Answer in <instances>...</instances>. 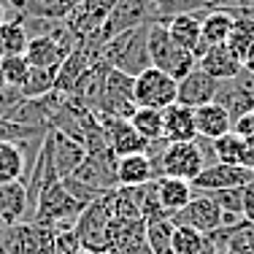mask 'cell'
I'll return each mask as SVG.
<instances>
[{
  "label": "cell",
  "mask_w": 254,
  "mask_h": 254,
  "mask_svg": "<svg viewBox=\"0 0 254 254\" xmlns=\"http://www.w3.org/2000/svg\"><path fill=\"white\" fill-rule=\"evenodd\" d=\"M100 60L114 70H122L127 76H141L146 68H152L149 60V27L127 30L117 38L106 41L100 46Z\"/></svg>",
  "instance_id": "1"
},
{
  "label": "cell",
  "mask_w": 254,
  "mask_h": 254,
  "mask_svg": "<svg viewBox=\"0 0 254 254\" xmlns=\"http://www.w3.org/2000/svg\"><path fill=\"white\" fill-rule=\"evenodd\" d=\"M154 5L160 8L162 22H168V19H173V16H181V14L227 8L230 3H225V0H154Z\"/></svg>",
  "instance_id": "28"
},
{
  "label": "cell",
  "mask_w": 254,
  "mask_h": 254,
  "mask_svg": "<svg viewBox=\"0 0 254 254\" xmlns=\"http://www.w3.org/2000/svg\"><path fill=\"white\" fill-rule=\"evenodd\" d=\"M233 132L238 138H244V141L254 149V111H249V114H244V117L235 119V122H233Z\"/></svg>",
  "instance_id": "35"
},
{
  "label": "cell",
  "mask_w": 254,
  "mask_h": 254,
  "mask_svg": "<svg viewBox=\"0 0 254 254\" xmlns=\"http://www.w3.org/2000/svg\"><path fill=\"white\" fill-rule=\"evenodd\" d=\"M57 238V230L41 222H16L8 225L3 241V254H49Z\"/></svg>",
  "instance_id": "7"
},
{
  "label": "cell",
  "mask_w": 254,
  "mask_h": 254,
  "mask_svg": "<svg viewBox=\"0 0 254 254\" xmlns=\"http://www.w3.org/2000/svg\"><path fill=\"white\" fill-rule=\"evenodd\" d=\"M241 3H244V5H254V0H241Z\"/></svg>",
  "instance_id": "42"
},
{
  "label": "cell",
  "mask_w": 254,
  "mask_h": 254,
  "mask_svg": "<svg viewBox=\"0 0 254 254\" xmlns=\"http://www.w3.org/2000/svg\"><path fill=\"white\" fill-rule=\"evenodd\" d=\"M165 27L179 46H184L187 52H192L197 57V52H200V35H203V11L173 16V19L165 22Z\"/></svg>",
  "instance_id": "19"
},
{
  "label": "cell",
  "mask_w": 254,
  "mask_h": 254,
  "mask_svg": "<svg viewBox=\"0 0 254 254\" xmlns=\"http://www.w3.org/2000/svg\"><path fill=\"white\" fill-rule=\"evenodd\" d=\"M49 254H89V252L78 244L73 230H65V233H57V238H54V246H52Z\"/></svg>",
  "instance_id": "34"
},
{
  "label": "cell",
  "mask_w": 254,
  "mask_h": 254,
  "mask_svg": "<svg viewBox=\"0 0 254 254\" xmlns=\"http://www.w3.org/2000/svg\"><path fill=\"white\" fill-rule=\"evenodd\" d=\"M160 22H162V16H160V8L154 5V0H117L111 14H108V19H106V25H103L89 41H84V44L103 46L106 41L117 38V35L127 33V30L152 27V25H160ZM162 25H165V22H162Z\"/></svg>",
  "instance_id": "2"
},
{
  "label": "cell",
  "mask_w": 254,
  "mask_h": 254,
  "mask_svg": "<svg viewBox=\"0 0 254 254\" xmlns=\"http://www.w3.org/2000/svg\"><path fill=\"white\" fill-rule=\"evenodd\" d=\"M244 219L254 222V181L244 187Z\"/></svg>",
  "instance_id": "36"
},
{
  "label": "cell",
  "mask_w": 254,
  "mask_h": 254,
  "mask_svg": "<svg viewBox=\"0 0 254 254\" xmlns=\"http://www.w3.org/2000/svg\"><path fill=\"white\" fill-rule=\"evenodd\" d=\"M249 181H252V171H249V168L214 162V165H205L200 171V176L192 181V190H195V195H208V192H219V190L246 187Z\"/></svg>",
  "instance_id": "12"
},
{
  "label": "cell",
  "mask_w": 254,
  "mask_h": 254,
  "mask_svg": "<svg viewBox=\"0 0 254 254\" xmlns=\"http://www.w3.org/2000/svg\"><path fill=\"white\" fill-rule=\"evenodd\" d=\"M81 205L73 200L68 190H65L63 179L46 181L38 192V203H35V211L30 216V222H41V225H49L57 233H65V230H73L76 219L81 216Z\"/></svg>",
  "instance_id": "3"
},
{
  "label": "cell",
  "mask_w": 254,
  "mask_h": 254,
  "mask_svg": "<svg viewBox=\"0 0 254 254\" xmlns=\"http://www.w3.org/2000/svg\"><path fill=\"white\" fill-rule=\"evenodd\" d=\"M162 138L168 143H190L197 141L195 130V111L181 103H173L162 111Z\"/></svg>",
  "instance_id": "16"
},
{
  "label": "cell",
  "mask_w": 254,
  "mask_h": 254,
  "mask_svg": "<svg viewBox=\"0 0 254 254\" xmlns=\"http://www.w3.org/2000/svg\"><path fill=\"white\" fill-rule=\"evenodd\" d=\"M149 60H152V68L173 76L176 81L197 68V57L184 46H179L162 22L149 27Z\"/></svg>",
  "instance_id": "4"
},
{
  "label": "cell",
  "mask_w": 254,
  "mask_h": 254,
  "mask_svg": "<svg viewBox=\"0 0 254 254\" xmlns=\"http://www.w3.org/2000/svg\"><path fill=\"white\" fill-rule=\"evenodd\" d=\"M208 165L203 157V149L197 141L190 143H168L162 149L160 160L154 162V173L160 176H171V179H184V181H195L200 176V171Z\"/></svg>",
  "instance_id": "6"
},
{
  "label": "cell",
  "mask_w": 254,
  "mask_h": 254,
  "mask_svg": "<svg viewBox=\"0 0 254 254\" xmlns=\"http://www.w3.org/2000/svg\"><path fill=\"white\" fill-rule=\"evenodd\" d=\"M154 179H157L154 162L146 157V152L127 154V157H119L117 160V184L119 187H141Z\"/></svg>",
  "instance_id": "22"
},
{
  "label": "cell",
  "mask_w": 254,
  "mask_h": 254,
  "mask_svg": "<svg viewBox=\"0 0 254 254\" xmlns=\"http://www.w3.org/2000/svg\"><path fill=\"white\" fill-rule=\"evenodd\" d=\"M25 216H27V184H25V179L0 184V219L5 225H16V222H25Z\"/></svg>",
  "instance_id": "21"
},
{
  "label": "cell",
  "mask_w": 254,
  "mask_h": 254,
  "mask_svg": "<svg viewBox=\"0 0 254 254\" xmlns=\"http://www.w3.org/2000/svg\"><path fill=\"white\" fill-rule=\"evenodd\" d=\"M114 3H117V0H78L76 8L70 11V16L65 19V25L70 27V33L76 35L78 44L89 41L103 25H106Z\"/></svg>",
  "instance_id": "10"
},
{
  "label": "cell",
  "mask_w": 254,
  "mask_h": 254,
  "mask_svg": "<svg viewBox=\"0 0 254 254\" xmlns=\"http://www.w3.org/2000/svg\"><path fill=\"white\" fill-rule=\"evenodd\" d=\"M230 27H233V14L227 8L203 11V35H200V52L208 46H219L227 41ZM197 52V54H200Z\"/></svg>",
  "instance_id": "25"
},
{
  "label": "cell",
  "mask_w": 254,
  "mask_h": 254,
  "mask_svg": "<svg viewBox=\"0 0 254 254\" xmlns=\"http://www.w3.org/2000/svg\"><path fill=\"white\" fill-rule=\"evenodd\" d=\"M27 168V160L16 143L0 141V184L5 181H19Z\"/></svg>",
  "instance_id": "30"
},
{
  "label": "cell",
  "mask_w": 254,
  "mask_h": 254,
  "mask_svg": "<svg viewBox=\"0 0 254 254\" xmlns=\"http://www.w3.org/2000/svg\"><path fill=\"white\" fill-rule=\"evenodd\" d=\"M0 68H3V76H5V84L14 89H19L25 84V78L30 73V63L25 60V54H11V57H3L0 60Z\"/></svg>",
  "instance_id": "32"
},
{
  "label": "cell",
  "mask_w": 254,
  "mask_h": 254,
  "mask_svg": "<svg viewBox=\"0 0 254 254\" xmlns=\"http://www.w3.org/2000/svg\"><path fill=\"white\" fill-rule=\"evenodd\" d=\"M214 103H219L222 108L233 117V122L238 117H244V114L254 111V100L246 95V89L241 87L235 78H230V81H219V89H216V98Z\"/></svg>",
  "instance_id": "26"
},
{
  "label": "cell",
  "mask_w": 254,
  "mask_h": 254,
  "mask_svg": "<svg viewBox=\"0 0 254 254\" xmlns=\"http://www.w3.org/2000/svg\"><path fill=\"white\" fill-rule=\"evenodd\" d=\"M8 87V84H5V76H3V68H0V92H3V89Z\"/></svg>",
  "instance_id": "40"
},
{
  "label": "cell",
  "mask_w": 254,
  "mask_h": 254,
  "mask_svg": "<svg viewBox=\"0 0 254 254\" xmlns=\"http://www.w3.org/2000/svg\"><path fill=\"white\" fill-rule=\"evenodd\" d=\"M138 108L135 103V76H127L122 70H108L106 84H103V100L98 114H108V117L130 119L132 111Z\"/></svg>",
  "instance_id": "8"
},
{
  "label": "cell",
  "mask_w": 254,
  "mask_h": 254,
  "mask_svg": "<svg viewBox=\"0 0 254 254\" xmlns=\"http://www.w3.org/2000/svg\"><path fill=\"white\" fill-rule=\"evenodd\" d=\"M76 3H78V0H76Z\"/></svg>",
  "instance_id": "45"
},
{
  "label": "cell",
  "mask_w": 254,
  "mask_h": 254,
  "mask_svg": "<svg viewBox=\"0 0 254 254\" xmlns=\"http://www.w3.org/2000/svg\"><path fill=\"white\" fill-rule=\"evenodd\" d=\"M5 230H8V225H5L3 219H0V254H3V241H5Z\"/></svg>",
  "instance_id": "39"
},
{
  "label": "cell",
  "mask_w": 254,
  "mask_h": 254,
  "mask_svg": "<svg viewBox=\"0 0 254 254\" xmlns=\"http://www.w3.org/2000/svg\"><path fill=\"white\" fill-rule=\"evenodd\" d=\"M135 103L141 108L165 111L176 103V78L157 68H146L141 76H135Z\"/></svg>",
  "instance_id": "9"
},
{
  "label": "cell",
  "mask_w": 254,
  "mask_h": 254,
  "mask_svg": "<svg viewBox=\"0 0 254 254\" xmlns=\"http://www.w3.org/2000/svg\"><path fill=\"white\" fill-rule=\"evenodd\" d=\"M27 25L22 22V16L16 19H5L0 25V60L11 57V54H25L27 49Z\"/></svg>",
  "instance_id": "27"
},
{
  "label": "cell",
  "mask_w": 254,
  "mask_h": 254,
  "mask_svg": "<svg viewBox=\"0 0 254 254\" xmlns=\"http://www.w3.org/2000/svg\"><path fill=\"white\" fill-rule=\"evenodd\" d=\"M98 122L106 132L108 146L114 149L117 157H127V154H143L149 143L143 141L135 132V127L130 125V119H119V117H108V114H98Z\"/></svg>",
  "instance_id": "14"
},
{
  "label": "cell",
  "mask_w": 254,
  "mask_h": 254,
  "mask_svg": "<svg viewBox=\"0 0 254 254\" xmlns=\"http://www.w3.org/2000/svg\"><path fill=\"white\" fill-rule=\"evenodd\" d=\"M130 125L135 127V132L143 138L146 143L162 141V111H154V108H141L138 106L130 117Z\"/></svg>",
  "instance_id": "31"
},
{
  "label": "cell",
  "mask_w": 254,
  "mask_h": 254,
  "mask_svg": "<svg viewBox=\"0 0 254 254\" xmlns=\"http://www.w3.org/2000/svg\"><path fill=\"white\" fill-rule=\"evenodd\" d=\"M157 197H160V205L168 216L179 214L187 203L195 197V190H192L190 181L184 179H171V176H160L157 179Z\"/></svg>",
  "instance_id": "24"
},
{
  "label": "cell",
  "mask_w": 254,
  "mask_h": 254,
  "mask_svg": "<svg viewBox=\"0 0 254 254\" xmlns=\"http://www.w3.org/2000/svg\"><path fill=\"white\" fill-rule=\"evenodd\" d=\"M211 152H214L216 162H225V165H238V168H249L254 165V149L244 138H238L233 130L227 135L211 141Z\"/></svg>",
  "instance_id": "20"
},
{
  "label": "cell",
  "mask_w": 254,
  "mask_h": 254,
  "mask_svg": "<svg viewBox=\"0 0 254 254\" xmlns=\"http://www.w3.org/2000/svg\"><path fill=\"white\" fill-rule=\"evenodd\" d=\"M222 216H225L222 208L211 200L208 195H195L179 214H173L171 219H173V225H184V227H192V230H197V233L208 235V233H214V230L222 227Z\"/></svg>",
  "instance_id": "13"
},
{
  "label": "cell",
  "mask_w": 254,
  "mask_h": 254,
  "mask_svg": "<svg viewBox=\"0 0 254 254\" xmlns=\"http://www.w3.org/2000/svg\"><path fill=\"white\" fill-rule=\"evenodd\" d=\"M127 254H154L152 249H149V244H141V246H135L132 252H127Z\"/></svg>",
  "instance_id": "38"
},
{
  "label": "cell",
  "mask_w": 254,
  "mask_h": 254,
  "mask_svg": "<svg viewBox=\"0 0 254 254\" xmlns=\"http://www.w3.org/2000/svg\"><path fill=\"white\" fill-rule=\"evenodd\" d=\"M197 68L205 70L211 78H216V81H230V78H235L241 73V60H235L230 49L225 44L219 46H208V49H203L197 54Z\"/></svg>",
  "instance_id": "17"
},
{
  "label": "cell",
  "mask_w": 254,
  "mask_h": 254,
  "mask_svg": "<svg viewBox=\"0 0 254 254\" xmlns=\"http://www.w3.org/2000/svg\"><path fill=\"white\" fill-rule=\"evenodd\" d=\"M5 22V8H3V3H0V25Z\"/></svg>",
  "instance_id": "41"
},
{
  "label": "cell",
  "mask_w": 254,
  "mask_h": 254,
  "mask_svg": "<svg viewBox=\"0 0 254 254\" xmlns=\"http://www.w3.org/2000/svg\"><path fill=\"white\" fill-rule=\"evenodd\" d=\"M54 81H57V68H30L25 84L19 87L25 100H38L54 92Z\"/></svg>",
  "instance_id": "29"
},
{
  "label": "cell",
  "mask_w": 254,
  "mask_h": 254,
  "mask_svg": "<svg viewBox=\"0 0 254 254\" xmlns=\"http://www.w3.org/2000/svg\"><path fill=\"white\" fill-rule=\"evenodd\" d=\"M46 146H49V160L54 165V173L60 179H70L84 162V157H87V149L63 130H49Z\"/></svg>",
  "instance_id": "11"
},
{
  "label": "cell",
  "mask_w": 254,
  "mask_h": 254,
  "mask_svg": "<svg viewBox=\"0 0 254 254\" xmlns=\"http://www.w3.org/2000/svg\"><path fill=\"white\" fill-rule=\"evenodd\" d=\"M225 3H230V5H235V3H241V0H225Z\"/></svg>",
  "instance_id": "43"
},
{
  "label": "cell",
  "mask_w": 254,
  "mask_h": 254,
  "mask_svg": "<svg viewBox=\"0 0 254 254\" xmlns=\"http://www.w3.org/2000/svg\"><path fill=\"white\" fill-rule=\"evenodd\" d=\"M216 89H219V81L211 78L205 70L195 68L184 78L176 81V103H181V106H187V108L195 111V108L205 106V103H214Z\"/></svg>",
  "instance_id": "15"
},
{
  "label": "cell",
  "mask_w": 254,
  "mask_h": 254,
  "mask_svg": "<svg viewBox=\"0 0 254 254\" xmlns=\"http://www.w3.org/2000/svg\"><path fill=\"white\" fill-rule=\"evenodd\" d=\"M244 70H249V73H254V44H252L249 54L244 57Z\"/></svg>",
  "instance_id": "37"
},
{
  "label": "cell",
  "mask_w": 254,
  "mask_h": 254,
  "mask_svg": "<svg viewBox=\"0 0 254 254\" xmlns=\"http://www.w3.org/2000/svg\"><path fill=\"white\" fill-rule=\"evenodd\" d=\"M195 130L197 138H203V141H216L233 130V117L219 103H205V106L195 108Z\"/></svg>",
  "instance_id": "18"
},
{
  "label": "cell",
  "mask_w": 254,
  "mask_h": 254,
  "mask_svg": "<svg viewBox=\"0 0 254 254\" xmlns=\"http://www.w3.org/2000/svg\"><path fill=\"white\" fill-rule=\"evenodd\" d=\"M208 197L222 208V214L244 216V187H233V190H219L208 192Z\"/></svg>",
  "instance_id": "33"
},
{
  "label": "cell",
  "mask_w": 254,
  "mask_h": 254,
  "mask_svg": "<svg viewBox=\"0 0 254 254\" xmlns=\"http://www.w3.org/2000/svg\"><path fill=\"white\" fill-rule=\"evenodd\" d=\"M68 54L63 52V46L52 38V35H33L27 41V49H25V60L30 63V68H60L63 60Z\"/></svg>",
  "instance_id": "23"
},
{
  "label": "cell",
  "mask_w": 254,
  "mask_h": 254,
  "mask_svg": "<svg viewBox=\"0 0 254 254\" xmlns=\"http://www.w3.org/2000/svg\"><path fill=\"white\" fill-rule=\"evenodd\" d=\"M111 219H114L111 192H103L98 200H95L92 205H87V208L81 211V216L76 219L73 233H76L78 244H81L89 254H103L106 252V233H108Z\"/></svg>",
  "instance_id": "5"
},
{
  "label": "cell",
  "mask_w": 254,
  "mask_h": 254,
  "mask_svg": "<svg viewBox=\"0 0 254 254\" xmlns=\"http://www.w3.org/2000/svg\"><path fill=\"white\" fill-rule=\"evenodd\" d=\"M252 181H254V165H252Z\"/></svg>",
  "instance_id": "44"
}]
</instances>
